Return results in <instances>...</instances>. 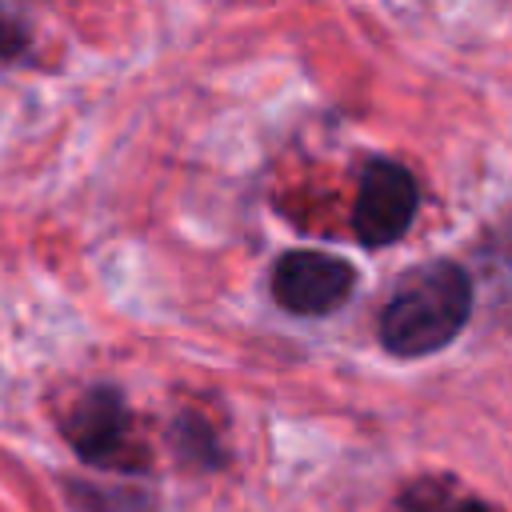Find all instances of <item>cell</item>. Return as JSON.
Masks as SVG:
<instances>
[{
  "label": "cell",
  "mask_w": 512,
  "mask_h": 512,
  "mask_svg": "<svg viewBox=\"0 0 512 512\" xmlns=\"http://www.w3.org/2000/svg\"><path fill=\"white\" fill-rule=\"evenodd\" d=\"M356 288V268L340 256L296 248L284 252L272 268V296L280 308L296 316H328L336 312Z\"/></svg>",
  "instance_id": "3957f363"
},
{
  "label": "cell",
  "mask_w": 512,
  "mask_h": 512,
  "mask_svg": "<svg viewBox=\"0 0 512 512\" xmlns=\"http://www.w3.org/2000/svg\"><path fill=\"white\" fill-rule=\"evenodd\" d=\"M456 512H484V508H480V504H460Z\"/></svg>",
  "instance_id": "8992f818"
},
{
  "label": "cell",
  "mask_w": 512,
  "mask_h": 512,
  "mask_svg": "<svg viewBox=\"0 0 512 512\" xmlns=\"http://www.w3.org/2000/svg\"><path fill=\"white\" fill-rule=\"evenodd\" d=\"M176 452H180V460H188L192 468H212V464H220L216 436H212V428H208L200 416H184V420L176 424Z\"/></svg>",
  "instance_id": "5b68a950"
},
{
  "label": "cell",
  "mask_w": 512,
  "mask_h": 512,
  "mask_svg": "<svg viewBox=\"0 0 512 512\" xmlns=\"http://www.w3.org/2000/svg\"><path fill=\"white\" fill-rule=\"evenodd\" d=\"M416 180L404 164L396 160H372L360 176V192H356V208H352V228L360 236V244L368 248H384L392 240H400L416 216Z\"/></svg>",
  "instance_id": "277c9868"
},
{
  "label": "cell",
  "mask_w": 512,
  "mask_h": 512,
  "mask_svg": "<svg viewBox=\"0 0 512 512\" xmlns=\"http://www.w3.org/2000/svg\"><path fill=\"white\" fill-rule=\"evenodd\" d=\"M472 312V284L464 268L436 260L408 272L380 312V340L396 356H428L444 348Z\"/></svg>",
  "instance_id": "6da1fadb"
},
{
  "label": "cell",
  "mask_w": 512,
  "mask_h": 512,
  "mask_svg": "<svg viewBox=\"0 0 512 512\" xmlns=\"http://www.w3.org/2000/svg\"><path fill=\"white\" fill-rule=\"evenodd\" d=\"M64 436L76 448L80 460L96 464V468H116V472H136L148 464L140 440L132 436V420L128 408L120 400V392L112 388H92L84 392L68 416H64Z\"/></svg>",
  "instance_id": "7a4b0ae2"
}]
</instances>
